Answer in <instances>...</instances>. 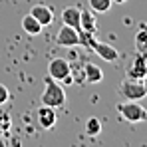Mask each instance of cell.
<instances>
[{"label":"cell","mask_w":147,"mask_h":147,"mask_svg":"<svg viewBox=\"0 0 147 147\" xmlns=\"http://www.w3.org/2000/svg\"><path fill=\"white\" fill-rule=\"evenodd\" d=\"M92 52H96L101 60H105V62H115L117 58H119V52L113 48V46H109V44H105V42H98V40H94L92 42Z\"/></svg>","instance_id":"cell-8"},{"label":"cell","mask_w":147,"mask_h":147,"mask_svg":"<svg viewBox=\"0 0 147 147\" xmlns=\"http://www.w3.org/2000/svg\"><path fill=\"white\" fill-rule=\"evenodd\" d=\"M12 133V115L6 107L0 105V137H8Z\"/></svg>","instance_id":"cell-13"},{"label":"cell","mask_w":147,"mask_h":147,"mask_svg":"<svg viewBox=\"0 0 147 147\" xmlns=\"http://www.w3.org/2000/svg\"><path fill=\"white\" fill-rule=\"evenodd\" d=\"M111 2H113V4H123L125 0H111Z\"/></svg>","instance_id":"cell-19"},{"label":"cell","mask_w":147,"mask_h":147,"mask_svg":"<svg viewBox=\"0 0 147 147\" xmlns=\"http://www.w3.org/2000/svg\"><path fill=\"white\" fill-rule=\"evenodd\" d=\"M22 28H24L26 34H30V36H38V34L42 32V28H44V26L40 24L32 14H26L24 18H22Z\"/></svg>","instance_id":"cell-14"},{"label":"cell","mask_w":147,"mask_h":147,"mask_svg":"<svg viewBox=\"0 0 147 147\" xmlns=\"http://www.w3.org/2000/svg\"><path fill=\"white\" fill-rule=\"evenodd\" d=\"M103 80V72L94 62H84V84H98Z\"/></svg>","instance_id":"cell-11"},{"label":"cell","mask_w":147,"mask_h":147,"mask_svg":"<svg viewBox=\"0 0 147 147\" xmlns=\"http://www.w3.org/2000/svg\"><path fill=\"white\" fill-rule=\"evenodd\" d=\"M36 119H38V125L42 129H52L56 121H58V115H56V109L50 107V105H42L38 111H36Z\"/></svg>","instance_id":"cell-7"},{"label":"cell","mask_w":147,"mask_h":147,"mask_svg":"<svg viewBox=\"0 0 147 147\" xmlns=\"http://www.w3.org/2000/svg\"><path fill=\"white\" fill-rule=\"evenodd\" d=\"M135 48H137V52L147 56V26H141L137 30V34H135Z\"/></svg>","instance_id":"cell-15"},{"label":"cell","mask_w":147,"mask_h":147,"mask_svg":"<svg viewBox=\"0 0 147 147\" xmlns=\"http://www.w3.org/2000/svg\"><path fill=\"white\" fill-rule=\"evenodd\" d=\"M80 30H84V32H90V34H96V32H98V24H96L94 10L80 8Z\"/></svg>","instance_id":"cell-9"},{"label":"cell","mask_w":147,"mask_h":147,"mask_svg":"<svg viewBox=\"0 0 147 147\" xmlns=\"http://www.w3.org/2000/svg\"><path fill=\"white\" fill-rule=\"evenodd\" d=\"M117 96L123 101H137V99H143L147 96V78L143 80H131V78H125L119 88H117Z\"/></svg>","instance_id":"cell-1"},{"label":"cell","mask_w":147,"mask_h":147,"mask_svg":"<svg viewBox=\"0 0 147 147\" xmlns=\"http://www.w3.org/2000/svg\"><path fill=\"white\" fill-rule=\"evenodd\" d=\"M99 131H101V119L99 117H90L86 121V133L90 137H96V135H99Z\"/></svg>","instance_id":"cell-16"},{"label":"cell","mask_w":147,"mask_h":147,"mask_svg":"<svg viewBox=\"0 0 147 147\" xmlns=\"http://www.w3.org/2000/svg\"><path fill=\"white\" fill-rule=\"evenodd\" d=\"M48 76H50V78H54L56 82L72 84V76H70V60H66V58H54V60H50Z\"/></svg>","instance_id":"cell-4"},{"label":"cell","mask_w":147,"mask_h":147,"mask_svg":"<svg viewBox=\"0 0 147 147\" xmlns=\"http://www.w3.org/2000/svg\"><path fill=\"white\" fill-rule=\"evenodd\" d=\"M8 101H10V92H8V88L4 84H0V105H4Z\"/></svg>","instance_id":"cell-18"},{"label":"cell","mask_w":147,"mask_h":147,"mask_svg":"<svg viewBox=\"0 0 147 147\" xmlns=\"http://www.w3.org/2000/svg\"><path fill=\"white\" fill-rule=\"evenodd\" d=\"M62 22L66 26H72L80 30V6H68L62 10Z\"/></svg>","instance_id":"cell-12"},{"label":"cell","mask_w":147,"mask_h":147,"mask_svg":"<svg viewBox=\"0 0 147 147\" xmlns=\"http://www.w3.org/2000/svg\"><path fill=\"white\" fill-rule=\"evenodd\" d=\"M145 64H147V56L141 54V52H137V54L129 60V64H127V68H125V78L143 80V78H145Z\"/></svg>","instance_id":"cell-5"},{"label":"cell","mask_w":147,"mask_h":147,"mask_svg":"<svg viewBox=\"0 0 147 147\" xmlns=\"http://www.w3.org/2000/svg\"><path fill=\"white\" fill-rule=\"evenodd\" d=\"M115 109H117V113L121 115L123 119L129 123L147 121V109L139 101H119Z\"/></svg>","instance_id":"cell-3"},{"label":"cell","mask_w":147,"mask_h":147,"mask_svg":"<svg viewBox=\"0 0 147 147\" xmlns=\"http://www.w3.org/2000/svg\"><path fill=\"white\" fill-rule=\"evenodd\" d=\"M111 0H88V6H90V10H94V12H107L109 8H111Z\"/></svg>","instance_id":"cell-17"},{"label":"cell","mask_w":147,"mask_h":147,"mask_svg":"<svg viewBox=\"0 0 147 147\" xmlns=\"http://www.w3.org/2000/svg\"><path fill=\"white\" fill-rule=\"evenodd\" d=\"M30 14H32V16H34L42 26H50L52 22H54V12H52V8L44 6V4H36V6H32Z\"/></svg>","instance_id":"cell-10"},{"label":"cell","mask_w":147,"mask_h":147,"mask_svg":"<svg viewBox=\"0 0 147 147\" xmlns=\"http://www.w3.org/2000/svg\"><path fill=\"white\" fill-rule=\"evenodd\" d=\"M44 84H46V88H44V94H42V105H50V107H54V109H58V107H64L66 105V92H64V88L54 80V78H46L44 80Z\"/></svg>","instance_id":"cell-2"},{"label":"cell","mask_w":147,"mask_h":147,"mask_svg":"<svg viewBox=\"0 0 147 147\" xmlns=\"http://www.w3.org/2000/svg\"><path fill=\"white\" fill-rule=\"evenodd\" d=\"M145 78H147V64H145Z\"/></svg>","instance_id":"cell-20"},{"label":"cell","mask_w":147,"mask_h":147,"mask_svg":"<svg viewBox=\"0 0 147 147\" xmlns=\"http://www.w3.org/2000/svg\"><path fill=\"white\" fill-rule=\"evenodd\" d=\"M56 44L62 48H78L80 46V30L64 24L56 36Z\"/></svg>","instance_id":"cell-6"}]
</instances>
